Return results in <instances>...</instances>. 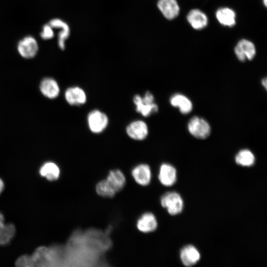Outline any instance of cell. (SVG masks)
<instances>
[{
    "instance_id": "cell-1",
    "label": "cell",
    "mask_w": 267,
    "mask_h": 267,
    "mask_svg": "<svg viewBox=\"0 0 267 267\" xmlns=\"http://www.w3.org/2000/svg\"><path fill=\"white\" fill-rule=\"evenodd\" d=\"M87 124L90 131L93 134H100L107 127L109 119L107 115L98 109L92 110L87 116Z\"/></svg>"
},
{
    "instance_id": "cell-2",
    "label": "cell",
    "mask_w": 267,
    "mask_h": 267,
    "mask_svg": "<svg viewBox=\"0 0 267 267\" xmlns=\"http://www.w3.org/2000/svg\"><path fill=\"white\" fill-rule=\"evenodd\" d=\"M189 133L198 139H205L210 134L211 129L209 123L198 116L192 117L187 124Z\"/></svg>"
},
{
    "instance_id": "cell-3",
    "label": "cell",
    "mask_w": 267,
    "mask_h": 267,
    "mask_svg": "<svg viewBox=\"0 0 267 267\" xmlns=\"http://www.w3.org/2000/svg\"><path fill=\"white\" fill-rule=\"evenodd\" d=\"M161 204L171 215L179 214L183 208V200L180 195L176 192L165 194L161 198Z\"/></svg>"
},
{
    "instance_id": "cell-4",
    "label": "cell",
    "mask_w": 267,
    "mask_h": 267,
    "mask_svg": "<svg viewBox=\"0 0 267 267\" xmlns=\"http://www.w3.org/2000/svg\"><path fill=\"white\" fill-rule=\"evenodd\" d=\"M128 136L131 139L141 141L148 136L149 129L147 124L141 120H136L129 123L126 128Z\"/></svg>"
},
{
    "instance_id": "cell-5",
    "label": "cell",
    "mask_w": 267,
    "mask_h": 267,
    "mask_svg": "<svg viewBox=\"0 0 267 267\" xmlns=\"http://www.w3.org/2000/svg\"><path fill=\"white\" fill-rule=\"evenodd\" d=\"M234 53L238 59L242 62L246 60H252L256 53L255 44L247 39H241L234 47Z\"/></svg>"
},
{
    "instance_id": "cell-6",
    "label": "cell",
    "mask_w": 267,
    "mask_h": 267,
    "mask_svg": "<svg viewBox=\"0 0 267 267\" xmlns=\"http://www.w3.org/2000/svg\"><path fill=\"white\" fill-rule=\"evenodd\" d=\"M17 49L22 57L31 58L36 55L38 50V44L34 37L28 36L19 42Z\"/></svg>"
},
{
    "instance_id": "cell-7",
    "label": "cell",
    "mask_w": 267,
    "mask_h": 267,
    "mask_svg": "<svg viewBox=\"0 0 267 267\" xmlns=\"http://www.w3.org/2000/svg\"><path fill=\"white\" fill-rule=\"evenodd\" d=\"M65 98L70 105L76 106L85 104L87 100L85 91L77 86L68 88L65 92Z\"/></svg>"
},
{
    "instance_id": "cell-8",
    "label": "cell",
    "mask_w": 267,
    "mask_h": 267,
    "mask_svg": "<svg viewBox=\"0 0 267 267\" xmlns=\"http://www.w3.org/2000/svg\"><path fill=\"white\" fill-rule=\"evenodd\" d=\"M157 6L163 16L168 20L176 18L180 11L176 0H159Z\"/></svg>"
},
{
    "instance_id": "cell-9",
    "label": "cell",
    "mask_w": 267,
    "mask_h": 267,
    "mask_svg": "<svg viewBox=\"0 0 267 267\" xmlns=\"http://www.w3.org/2000/svg\"><path fill=\"white\" fill-rule=\"evenodd\" d=\"M133 102L135 106V110L143 117H148L158 111V106L155 102L149 103L144 101L142 96L135 94L133 97Z\"/></svg>"
},
{
    "instance_id": "cell-10",
    "label": "cell",
    "mask_w": 267,
    "mask_h": 267,
    "mask_svg": "<svg viewBox=\"0 0 267 267\" xmlns=\"http://www.w3.org/2000/svg\"><path fill=\"white\" fill-rule=\"evenodd\" d=\"M186 19L190 26L195 30H202L205 28L208 23V18L206 14L198 9H193L189 11Z\"/></svg>"
},
{
    "instance_id": "cell-11",
    "label": "cell",
    "mask_w": 267,
    "mask_h": 267,
    "mask_svg": "<svg viewBox=\"0 0 267 267\" xmlns=\"http://www.w3.org/2000/svg\"><path fill=\"white\" fill-rule=\"evenodd\" d=\"M132 175L136 183L142 186L148 185L151 179L150 168L145 164H139L134 167Z\"/></svg>"
},
{
    "instance_id": "cell-12",
    "label": "cell",
    "mask_w": 267,
    "mask_h": 267,
    "mask_svg": "<svg viewBox=\"0 0 267 267\" xmlns=\"http://www.w3.org/2000/svg\"><path fill=\"white\" fill-rule=\"evenodd\" d=\"M159 180L164 185L170 186L173 185L177 179V171L172 165L164 163L160 167Z\"/></svg>"
},
{
    "instance_id": "cell-13",
    "label": "cell",
    "mask_w": 267,
    "mask_h": 267,
    "mask_svg": "<svg viewBox=\"0 0 267 267\" xmlns=\"http://www.w3.org/2000/svg\"><path fill=\"white\" fill-rule=\"evenodd\" d=\"M48 24L53 28L60 29L58 35V44L60 49H64L65 47V42L70 35V28L68 25L58 18L51 20Z\"/></svg>"
},
{
    "instance_id": "cell-14",
    "label": "cell",
    "mask_w": 267,
    "mask_h": 267,
    "mask_svg": "<svg viewBox=\"0 0 267 267\" xmlns=\"http://www.w3.org/2000/svg\"><path fill=\"white\" fill-rule=\"evenodd\" d=\"M172 106L178 108L183 114L189 113L192 110L193 105L191 100L185 95L181 93H175L170 98Z\"/></svg>"
},
{
    "instance_id": "cell-15",
    "label": "cell",
    "mask_w": 267,
    "mask_h": 267,
    "mask_svg": "<svg viewBox=\"0 0 267 267\" xmlns=\"http://www.w3.org/2000/svg\"><path fill=\"white\" fill-rule=\"evenodd\" d=\"M15 227L11 223L4 222V218L0 212V245L8 244L15 233Z\"/></svg>"
},
{
    "instance_id": "cell-16",
    "label": "cell",
    "mask_w": 267,
    "mask_h": 267,
    "mask_svg": "<svg viewBox=\"0 0 267 267\" xmlns=\"http://www.w3.org/2000/svg\"><path fill=\"white\" fill-rule=\"evenodd\" d=\"M218 22L224 26L232 27L236 24V13L229 7H221L216 12Z\"/></svg>"
},
{
    "instance_id": "cell-17",
    "label": "cell",
    "mask_w": 267,
    "mask_h": 267,
    "mask_svg": "<svg viewBox=\"0 0 267 267\" xmlns=\"http://www.w3.org/2000/svg\"><path fill=\"white\" fill-rule=\"evenodd\" d=\"M136 226L138 229L142 232H152L157 228V220L153 214L146 213L142 215L138 219Z\"/></svg>"
},
{
    "instance_id": "cell-18",
    "label": "cell",
    "mask_w": 267,
    "mask_h": 267,
    "mask_svg": "<svg viewBox=\"0 0 267 267\" xmlns=\"http://www.w3.org/2000/svg\"><path fill=\"white\" fill-rule=\"evenodd\" d=\"M180 257L182 264L187 267L196 264L200 259V254L197 249L192 245H188L182 249Z\"/></svg>"
},
{
    "instance_id": "cell-19",
    "label": "cell",
    "mask_w": 267,
    "mask_h": 267,
    "mask_svg": "<svg viewBox=\"0 0 267 267\" xmlns=\"http://www.w3.org/2000/svg\"><path fill=\"white\" fill-rule=\"evenodd\" d=\"M40 89L45 96L51 99L56 97L60 91L57 82L50 78H46L42 80L40 84Z\"/></svg>"
},
{
    "instance_id": "cell-20",
    "label": "cell",
    "mask_w": 267,
    "mask_h": 267,
    "mask_svg": "<svg viewBox=\"0 0 267 267\" xmlns=\"http://www.w3.org/2000/svg\"><path fill=\"white\" fill-rule=\"evenodd\" d=\"M60 173L58 166L52 162L44 163L39 170L40 175L49 181L57 180L59 177Z\"/></svg>"
},
{
    "instance_id": "cell-21",
    "label": "cell",
    "mask_w": 267,
    "mask_h": 267,
    "mask_svg": "<svg viewBox=\"0 0 267 267\" xmlns=\"http://www.w3.org/2000/svg\"><path fill=\"white\" fill-rule=\"evenodd\" d=\"M106 179L116 192L120 191L124 187L126 183L125 177L119 170L110 171Z\"/></svg>"
},
{
    "instance_id": "cell-22",
    "label": "cell",
    "mask_w": 267,
    "mask_h": 267,
    "mask_svg": "<svg viewBox=\"0 0 267 267\" xmlns=\"http://www.w3.org/2000/svg\"><path fill=\"white\" fill-rule=\"evenodd\" d=\"M235 160L238 165L244 167H250L254 164L255 157L250 150L244 149L240 150L236 155Z\"/></svg>"
},
{
    "instance_id": "cell-23",
    "label": "cell",
    "mask_w": 267,
    "mask_h": 267,
    "mask_svg": "<svg viewBox=\"0 0 267 267\" xmlns=\"http://www.w3.org/2000/svg\"><path fill=\"white\" fill-rule=\"evenodd\" d=\"M97 193L104 197H112L116 192L108 181L105 179L100 181L95 187Z\"/></svg>"
},
{
    "instance_id": "cell-24",
    "label": "cell",
    "mask_w": 267,
    "mask_h": 267,
    "mask_svg": "<svg viewBox=\"0 0 267 267\" xmlns=\"http://www.w3.org/2000/svg\"><path fill=\"white\" fill-rule=\"evenodd\" d=\"M40 35L44 40H49L52 38L54 37L53 28L49 24L44 25L43 27Z\"/></svg>"
},
{
    "instance_id": "cell-25",
    "label": "cell",
    "mask_w": 267,
    "mask_h": 267,
    "mask_svg": "<svg viewBox=\"0 0 267 267\" xmlns=\"http://www.w3.org/2000/svg\"><path fill=\"white\" fill-rule=\"evenodd\" d=\"M16 265L19 267H32L33 266L31 256L24 255L19 258L16 262Z\"/></svg>"
},
{
    "instance_id": "cell-26",
    "label": "cell",
    "mask_w": 267,
    "mask_h": 267,
    "mask_svg": "<svg viewBox=\"0 0 267 267\" xmlns=\"http://www.w3.org/2000/svg\"><path fill=\"white\" fill-rule=\"evenodd\" d=\"M4 187V184L2 179L0 178V194L2 192Z\"/></svg>"
},
{
    "instance_id": "cell-27",
    "label": "cell",
    "mask_w": 267,
    "mask_h": 267,
    "mask_svg": "<svg viewBox=\"0 0 267 267\" xmlns=\"http://www.w3.org/2000/svg\"><path fill=\"white\" fill-rule=\"evenodd\" d=\"M262 85H263V86L265 88V89H267V78H265L264 79H262Z\"/></svg>"
},
{
    "instance_id": "cell-28",
    "label": "cell",
    "mask_w": 267,
    "mask_h": 267,
    "mask_svg": "<svg viewBox=\"0 0 267 267\" xmlns=\"http://www.w3.org/2000/svg\"><path fill=\"white\" fill-rule=\"evenodd\" d=\"M263 2L265 7L267 5V0H263Z\"/></svg>"
}]
</instances>
